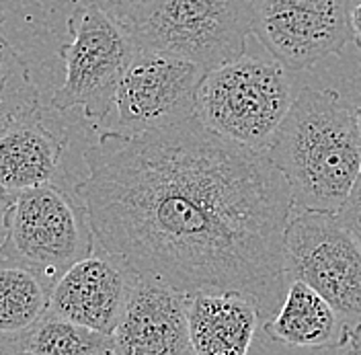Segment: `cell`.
Returning a JSON list of instances; mask_svg holds the SVG:
<instances>
[{"mask_svg":"<svg viewBox=\"0 0 361 355\" xmlns=\"http://www.w3.org/2000/svg\"><path fill=\"white\" fill-rule=\"evenodd\" d=\"M76 183L97 244L171 288L240 291L271 320L288 289L290 187L267 155L197 117L134 138L101 136Z\"/></svg>","mask_w":361,"mask_h":355,"instance_id":"cell-1","label":"cell"},{"mask_svg":"<svg viewBox=\"0 0 361 355\" xmlns=\"http://www.w3.org/2000/svg\"><path fill=\"white\" fill-rule=\"evenodd\" d=\"M267 158L290 187L292 212L337 214L361 173L355 107L335 89H302Z\"/></svg>","mask_w":361,"mask_h":355,"instance_id":"cell-2","label":"cell"},{"mask_svg":"<svg viewBox=\"0 0 361 355\" xmlns=\"http://www.w3.org/2000/svg\"><path fill=\"white\" fill-rule=\"evenodd\" d=\"M121 25L137 49L171 54L209 72L247 54L252 0H146Z\"/></svg>","mask_w":361,"mask_h":355,"instance_id":"cell-3","label":"cell"},{"mask_svg":"<svg viewBox=\"0 0 361 355\" xmlns=\"http://www.w3.org/2000/svg\"><path fill=\"white\" fill-rule=\"evenodd\" d=\"M295 97L292 70L245 54L205 74L195 117L214 133L267 155Z\"/></svg>","mask_w":361,"mask_h":355,"instance_id":"cell-4","label":"cell"},{"mask_svg":"<svg viewBox=\"0 0 361 355\" xmlns=\"http://www.w3.org/2000/svg\"><path fill=\"white\" fill-rule=\"evenodd\" d=\"M94 248L97 239L76 185H44L8 201L0 259L29 267L54 286L64 271L90 257Z\"/></svg>","mask_w":361,"mask_h":355,"instance_id":"cell-5","label":"cell"},{"mask_svg":"<svg viewBox=\"0 0 361 355\" xmlns=\"http://www.w3.org/2000/svg\"><path fill=\"white\" fill-rule=\"evenodd\" d=\"M70 42L58 49L66 78L54 92L51 107H80L92 124H103L113 112L119 80L132 62L135 44L123 25L89 2H78L68 19Z\"/></svg>","mask_w":361,"mask_h":355,"instance_id":"cell-6","label":"cell"},{"mask_svg":"<svg viewBox=\"0 0 361 355\" xmlns=\"http://www.w3.org/2000/svg\"><path fill=\"white\" fill-rule=\"evenodd\" d=\"M286 275L318 291L349 337L361 329V246L335 214L292 212L286 228Z\"/></svg>","mask_w":361,"mask_h":355,"instance_id":"cell-7","label":"cell"},{"mask_svg":"<svg viewBox=\"0 0 361 355\" xmlns=\"http://www.w3.org/2000/svg\"><path fill=\"white\" fill-rule=\"evenodd\" d=\"M205 70L171 54L135 49L115 92V121L101 136L134 138L195 117Z\"/></svg>","mask_w":361,"mask_h":355,"instance_id":"cell-8","label":"cell"},{"mask_svg":"<svg viewBox=\"0 0 361 355\" xmlns=\"http://www.w3.org/2000/svg\"><path fill=\"white\" fill-rule=\"evenodd\" d=\"M353 0H252V33L273 60L310 70L351 42Z\"/></svg>","mask_w":361,"mask_h":355,"instance_id":"cell-9","label":"cell"},{"mask_svg":"<svg viewBox=\"0 0 361 355\" xmlns=\"http://www.w3.org/2000/svg\"><path fill=\"white\" fill-rule=\"evenodd\" d=\"M135 279L137 273L97 244L90 257L70 267L54 284L49 312L111 337Z\"/></svg>","mask_w":361,"mask_h":355,"instance_id":"cell-10","label":"cell"},{"mask_svg":"<svg viewBox=\"0 0 361 355\" xmlns=\"http://www.w3.org/2000/svg\"><path fill=\"white\" fill-rule=\"evenodd\" d=\"M189 296L137 275L128 306L111 333L115 355H193Z\"/></svg>","mask_w":361,"mask_h":355,"instance_id":"cell-11","label":"cell"},{"mask_svg":"<svg viewBox=\"0 0 361 355\" xmlns=\"http://www.w3.org/2000/svg\"><path fill=\"white\" fill-rule=\"evenodd\" d=\"M64 150L66 138L45 126L42 112L11 119L0 132V193L11 200L21 191L68 183Z\"/></svg>","mask_w":361,"mask_h":355,"instance_id":"cell-12","label":"cell"},{"mask_svg":"<svg viewBox=\"0 0 361 355\" xmlns=\"http://www.w3.org/2000/svg\"><path fill=\"white\" fill-rule=\"evenodd\" d=\"M263 316L240 291H197L189 296V339L193 355H250Z\"/></svg>","mask_w":361,"mask_h":355,"instance_id":"cell-13","label":"cell"},{"mask_svg":"<svg viewBox=\"0 0 361 355\" xmlns=\"http://www.w3.org/2000/svg\"><path fill=\"white\" fill-rule=\"evenodd\" d=\"M267 339L302 349H326L347 345V329L331 304L304 282L292 279L275 316L263 323Z\"/></svg>","mask_w":361,"mask_h":355,"instance_id":"cell-14","label":"cell"},{"mask_svg":"<svg viewBox=\"0 0 361 355\" xmlns=\"http://www.w3.org/2000/svg\"><path fill=\"white\" fill-rule=\"evenodd\" d=\"M51 284L29 267L0 259V339H23L49 312Z\"/></svg>","mask_w":361,"mask_h":355,"instance_id":"cell-15","label":"cell"},{"mask_svg":"<svg viewBox=\"0 0 361 355\" xmlns=\"http://www.w3.org/2000/svg\"><path fill=\"white\" fill-rule=\"evenodd\" d=\"M29 355H90L111 349V337L47 312L23 337Z\"/></svg>","mask_w":361,"mask_h":355,"instance_id":"cell-16","label":"cell"},{"mask_svg":"<svg viewBox=\"0 0 361 355\" xmlns=\"http://www.w3.org/2000/svg\"><path fill=\"white\" fill-rule=\"evenodd\" d=\"M42 112L31 72L17 49L0 35V115L19 119Z\"/></svg>","mask_w":361,"mask_h":355,"instance_id":"cell-17","label":"cell"},{"mask_svg":"<svg viewBox=\"0 0 361 355\" xmlns=\"http://www.w3.org/2000/svg\"><path fill=\"white\" fill-rule=\"evenodd\" d=\"M335 218L355 239V243L361 246V173L353 191H351V195L347 198L343 207L335 214Z\"/></svg>","mask_w":361,"mask_h":355,"instance_id":"cell-18","label":"cell"},{"mask_svg":"<svg viewBox=\"0 0 361 355\" xmlns=\"http://www.w3.org/2000/svg\"><path fill=\"white\" fill-rule=\"evenodd\" d=\"M87 2L97 6V8H101L105 15H109L115 21L121 23L134 11L135 6H140L146 0H87Z\"/></svg>","mask_w":361,"mask_h":355,"instance_id":"cell-19","label":"cell"},{"mask_svg":"<svg viewBox=\"0 0 361 355\" xmlns=\"http://www.w3.org/2000/svg\"><path fill=\"white\" fill-rule=\"evenodd\" d=\"M351 42L357 45L361 54V2L351 11Z\"/></svg>","mask_w":361,"mask_h":355,"instance_id":"cell-20","label":"cell"},{"mask_svg":"<svg viewBox=\"0 0 361 355\" xmlns=\"http://www.w3.org/2000/svg\"><path fill=\"white\" fill-rule=\"evenodd\" d=\"M0 355H29L23 347V339L2 341L0 339Z\"/></svg>","mask_w":361,"mask_h":355,"instance_id":"cell-21","label":"cell"},{"mask_svg":"<svg viewBox=\"0 0 361 355\" xmlns=\"http://www.w3.org/2000/svg\"><path fill=\"white\" fill-rule=\"evenodd\" d=\"M8 198L0 193V248L6 241V216H8Z\"/></svg>","mask_w":361,"mask_h":355,"instance_id":"cell-22","label":"cell"},{"mask_svg":"<svg viewBox=\"0 0 361 355\" xmlns=\"http://www.w3.org/2000/svg\"><path fill=\"white\" fill-rule=\"evenodd\" d=\"M8 124H11V119H8L6 115H0V132H2Z\"/></svg>","mask_w":361,"mask_h":355,"instance_id":"cell-23","label":"cell"},{"mask_svg":"<svg viewBox=\"0 0 361 355\" xmlns=\"http://www.w3.org/2000/svg\"><path fill=\"white\" fill-rule=\"evenodd\" d=\"M355 119H357V132L361 138V107H355Z\"/></svg>","mask_w":361,"mask_h":355,"instance_id":"cell-24","label":"cell"},{"mask_svg":"<svg viewBox=\"0 0 361 355\" xmlns=\"http://www.w3.org/2000/svg\"><path fill=\"white\" fill-rule=\"evenodd\" d=\"M90 355H115L113 349H105V351H99V354H90Z\"/></svg>","mask_w":361,"mask_h":355,"instance_id":"cell-25","label":"cell"},{"mask_svg":"<svg viewBox=\"0 0 361 355\" xmlns=\"http://www.w3.org/2000/svg\"><path fill=\"white\" fill-rule=\"evenodd\" d=\"M4 21V13H2V8H0V23Z\"/></svg>","mask_w":361,"mask_h":355,"instance_id":"cell-26","label":"cell"},{"mask_svg":"<svg viewBox=\"0 0 361 355\" xmlns=\"http://www.w3.org/2000/svg\"><path fill=\"white\" fill-rule=\"evenodd\" d=\"M345 355H361V354H345Z\"/></svg>","mask_w":361,"mask_h":355,"instance_id":"cell-27","label":"cell"}]
</instances>
